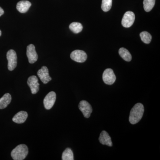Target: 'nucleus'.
Returning <instances> with one entry per match:
<instances>
[{
    "mask_svg": "<svg viewBox=\"0 0 160 160\" xmlns=\"http://www.w3.org/2000/svg\"><path fill=\"white\" fill-rule=\"evenodd\" d=\"M56 99V94L54 92H49L46 96L43 101L44 106L46 109H50L54 105Z\"/></svg>",
    "mask_w": 160,
    "mask_h": 160,
    "instance_id": "obj_7",
    "label": "nucleus"
},
{
    "mask_svg": "<svg viewBox=\"0 0 160 160\" xmlns=\"http://www.w3.org/2000/svg\"><path fill=\"white\" fill-rule=\"evenodd\" d=\"M27 84L31 89L32 94H35L37 93L39 90L40 84L36 76H32L28 78Z\"/></svg>",
    "mask_w": 160,
    "mask_h": 160,
    "instance_id": "obj_9",
    "label": "nucleus"
},
{
    "mask_svg": "<svg viewBox=\"0 0 160 160\" xmlns=\"http://www.w3.org/2000/svg\"><path fill=\"white\" fill-rule=\"evenodd\" d=\"M99 140L100 143L103 145H106L110 147L112 146L111 138L109 136L108 132L106 131H103L101 132Z\"/></svg>",
    "mask_w": 160,
    "mask_h": 160,
    "instance_id": "obj_12",
    "label": "nucleus"
},
{
    "mask_svg": "<svg viewBox=\"0 0 160 160\" xmlns=\"http://www.w3.org/2000/svg\"><path fill=\"white\" fill-rule=\"evenodd\" d=\"M102 78L105 84L111 85L115 82L116 77L112 69H107L103 72Z\"/></svg>",
    "mask_w": 160,
    "mask_h": 160,
    "instance_id": "obj_5",
    "label": "nucleus"
},
{
    "mask_svg": "<svg viewBox=\"0 0 160 160\" xmlns=\"http://www.w3.org/2000/svg\"><path fill=\"white\" fill-rule=\"evenodd\" d=\"M28 116V113L26 111L19 112L12 118V121L18 124H22L26 122Z\"/></svg>",
    "mask_w": 160,
    "mask_h": 160,
    "instance_id": "obj_13",
    "label": "nucleus"
},
{
    "mask_svg": "<svg viewBox=\"0 0 160 160\" xmlns=\"http://www.w3.org/2000/svg\"><path fill=\"white\" fill-rule=\"evenodd\" d=\"M144 107L141 103H137L132 109L129 117V122L131 124H137L142 118Z\"/></svg>",
    "mask_w": 160,
    "mask_h": 160,
    "instance_id": "obj_1",
    "label": "nucleus"
},
{
    "mask_svg": "<svg viewBox=\"0 0 160 160\" xmlns=\"http://www.w3.org/2000/svg\"><path fill=\"white\" fill-rule=\"evenodd\" d=\"M79 109L82 112L83 115L86 118H89L92 112V108L90 104L86 101H82L79 104Z\"/></svg>",
    "mask_w": 160,
    "mask_h": 160,
    "instance_id": "obj_8",
    "label": "nucleus"
},
{
    "mask_svg": "<svg viewBox=\"0 0 160 160\" xmlns=\"http://www.w3.org/2000/svg\"><path fill=\"white\" fill-rule=\"evenodd\" d=\"M4 10H3V9H2V8H1V7H0V17H1V16L2 15L4 14Z\"/></svg>",
    "mask_w": 160,
    "mask_h": 160,
    "instance_id": "obj_22",
    "label": "nucleus"
},
{
    "mask_svg": "<svg viewBox=\"0 0 160 160\" xmlns=\"http://www.w3.org/2000/svg\"><path fill=\"white\" fill-rule=\"evenodd\" d=\"M26 54L29 62L31 64H33L37 61L38 55L36 51L35 47L33 44H30L27 46Z\"/></svg>",
    "mask_w": 160,
    "mask_h": 160,
    "instance_id": "obj_10",
    "label": "nucleus"
},
{
    "mask_svg": "<svg viewBox=\"0 0 160 160\" xmlns=\"http://www.w3.org/2000/svg\"><path fill=\"white\" fill-rule=\"evenodd\" d=\"M12 98L11 95L9 93H6L0 98V109H3L7 107V106L11 102Z\"/></svg>",
    "mask_w": 160,
    "mask_h": 160,
    "instance_id": "obj_15",
    "label": "nucleus"
},
{
    "mask_svg": "<svg viewBox=\"0 0 160 160\" xmlns=\"http://www.w3.org/2000/svg\"><path fill=\"white\" fill-rule=\"evenodd\" d=\"M140 37L143 42L146 44H149L151 42L152 36L150 33L144 31L140 33Z\"/></svg>",
    "mask_w": 160,
    "mask_h": 160,
    "instance_id": "obj_20",
    "label": "nucleus"
},
{
    "mask_svg": "<svg viewBox=\"0 0 160 160\" xmlns=\"http://www.w3.org/2000/svg\"><path fill=\"white\" fill-rule=\"evenodd\" d=\"M155 3V0H144L143 6L145 11L149 12L153 8Z\"/></svg>",
    "mask_w": 160,
    "mask_h": 160,
    "instance_id": "obj_19",
    "label": "nucleus"
},
{
    "mask_svg": "<svg viewBox=\"0 0 160 160\" xmlns=\"http://www.w3.org/2000/svg\"><path fill=\"white\" fill-rule=\"evenodd\" d=\"M28 152V147L24 144H21L12 151L11 155L14 160H23L26 157Z\"/></svg>",
    "mask_w": 160,
    "mask_h": 160,
    "instance_id": "obj_2",
    "label": "nucleus"
},
{
    "mask_svg": "<svg viewBox=\"0 0 160 160\" xmlns=\"http://www.w3.org/2000/svg\"><path fill=\"white\" fill-rule=\"evenodd\" d=\"M112 5V0H102V9L103 11L108 12L111 9Z\"/></svg>",
    "mask_w": 160,
    "mask_h": 160,
    "instance_id": "obj_21",
    "label": "nucleus"
},
{
    "mask_svg": "<svg viewBox=\"0 0 160 160\" xmlns=\"http://www.w3.org/2000/svg\"><path fill=\"white\" fill-rule=\"evenodd\" d=\"M8 60V68L10 71H12L15 69L17 66V56L16 52L13 49H10L6 54Z\"/></svg>",
    "mask_w": 160,
    "mask_h": 160,
    "instance_id": "obj_3",
    "label": "nucleus"
},
{
    "mask_svg": "<svg viewBox=\"0 0 160 160\" xmlns=\"http://www.w3.org/2000/svg\"><path fill=\"white\" fill-rule=\"evenodd\" d=\"M69 29L75 33H78L82 30L83 26L79 22H72L69 26Z\"/></svg>",
    "mask_w": 160,
    "mask_h": 160,
    "instance_id": "obj_17",
    "label": "nucleus"
},
{
    "mask_svg": "<svg viewBox=\"0 0 160 160\" xmlns=\"http://www.w3.org/2000/svg\"><path fill=\"white\" fill-rule=\"evenodd\" d=\"M1 35H2V31L0 30V36H1Z\"/></svg>",
    "mask_w": 160,
    "mask_h": 160,
    "instance_id": "obj_23",
    "label": "nucleus"
},
{
    "mask_svg": "<svg viewBox=\"0 0 160 160\" xmlns=\"http://www.w3.org/2000/svg\"><path fill=\"white\" fill-rule=\"evenodd\" d=\"M31 3L28 1H21L18 3L17 9L21 13H25L29 10Z\"/></svg>",
    "mask_w": 160,
    "mask_h": 160,
    "instance_id": "obj_14",
    "label": "nucleus"
},
{
    "mask_svg": "<svg viewBox=\"0 0 160 160\" xmlns=\"http://www.w3.org/2000/svg\"><path fill=\"white\" fill-rule=\"evenodd\" d=\"M70 58L75 62L83 63L87 59V55L86 52L82 50H76L71 52Z\"/></svg>",
    "mask_w": 160,
    "mask_h": 160,
    "instance_id": "obj_6",
    "label": "nucleus"
},
{
    "mask_svg": "<svg viewBox=\"0 0 160 160\" xmlns=\"http://www.w3.org/2000/svg\"><path fill=\"white\" fill-rule=\"evenodd\" d=\"M38 76L44 84H47L52 80L49 76V70L46 66H43L38 71Z\"/></svg>",
    "mask_w": 160,
    "mask_h": 160,
    "instance_id": "obj_11",
    "label": "nucleus"
},
{
    "mask_svg": "<svg viewBox=\"0 0 160 160\" xmlns=\"http://www.w3.org/2000/svg\"><path fill=\"white\" fill-rule=\"evenodd\" d=\"M62 160H73V154L72 150L70 148H67L63 152L62 155Z\"/></svg>",
    "mask_w": 160,
    "mask_h": 160,
    "instance_id": "obj_18",
    "label": "nucleus"
},
{
    "mask_svg": "<svg viewBox=\"0 0 160 160\" xmlns=\"http://www.w3.org/2000/svg\"><path fill=\"white\" fill-rule=\"evenodd\" d=\"M119 54L123 59L126 62H130L132 60V56L129 51L124 48H120L119 50Z\"/></svg>",
    "mask_w": 160,
    "mask_h": 160,
    "instance_id": "obj_16",
    "label": "nucleus"
},
{
    "mask_svg": "<svg viewBox=\"0 0 160 160\" xmlns=\"http://www.w3.org/2000/svg\"><path fill=\"white\" fill-rule=\"evenodd\" d=\"M134 13L132 11H127L124 14L122 21V24L123 27L129 28L131 27L135 21Z\"/></svg>",
    "mask_w": 160,
    "mask_h": 160,
    "instance_id": "obj_4",
    "label": "nucleus"
}]
</instances>
